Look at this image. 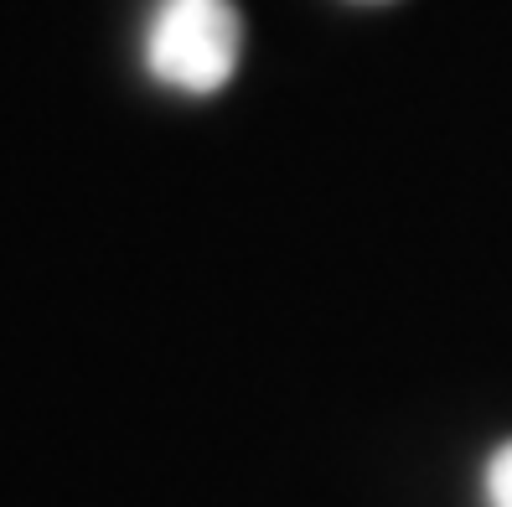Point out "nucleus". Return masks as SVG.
<instances>
[{
  "instance_id": "obj_1",
  "label": "nucleus",
  "mask_w": 512,
  "mask_h": 507,
  "mask_svg": "<svg viewBox=\"0 0 512 507\" xmlns=\"http://www.w3.org/2000/svg\"><path fill=\"white\" fill-rule=\"evenodd\" d=\"M244 47V21L233 0H156L145 26V68L176 94L207 99L228 88Z\"/></svg>"
},
{
  "instance_id": "obj_2",
  "label": "nucleus",
  "mask_w": 512,
  "mask_h": 507,
  "mask_svg": "<svg viewBox=\"0 0 512 507\" xmlns=\"http://www.w3.org/2000/svg\"><path fill=\"white\" fill-rule=\"evenodd\" d=\"M481 497L487 507H512V440H502L487 456V471H481Z\"/></svg>"
}]
</instances>
